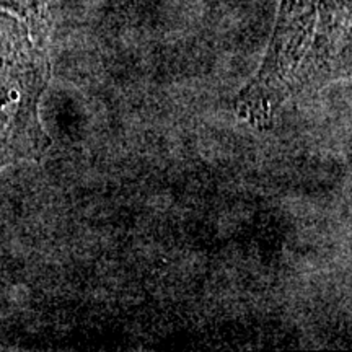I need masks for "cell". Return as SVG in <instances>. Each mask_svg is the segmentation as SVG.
<instances>
[{
    "label": "cell",
    "instance_id": "cell-1",
    "mask_svg": "<svg viewBox=\"0 0 352 352\" xmlns=\"http://www.w3.org/2000/svg\"><path fill=\"white\" fill-rule=\"evenodd\" d=\"M351 72V0H280L261 67L235 98L236 116L267 129L280 108Z\"/></svg>",
    "mask_w": 352,
    "mask_h": 352
},
{
    "label": "cell",
    "instance_id": "cell-2",
    "mask_svg": "<svg viewBox=\"0 0 352 352\" xmlns=\"http://www.w3.org/2000/svg\"><path fill=\"white\" fill-rule=\"evenodd\" d=\"M50 77L44 46L32 41L25 23L0 13V168L41 160L50 148L38 113Z\"/></svg>",
    "mask_w": 352,
    "mask_h": 352
},
{
    "label": "cell",
    "instance_id": "cell-3",
    "mask_svg": "<svg viewBox=\"0 0 352 352\" xmlns=\"http://www.w3.org/2000/svg\"><path fill=\"white\" fill-rule=\"evenodd\" d=\"M56 3L57 0H0V6L10 8L26 20L30 33L41 46L50 34Z\"/></svg>",
    "mask_w": 352,
    "mask_h": 352
}]
</instances>
